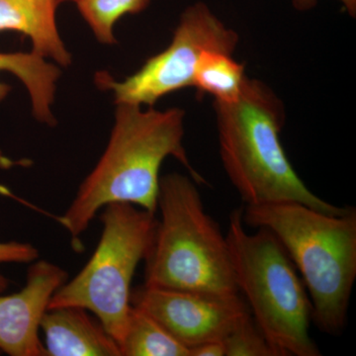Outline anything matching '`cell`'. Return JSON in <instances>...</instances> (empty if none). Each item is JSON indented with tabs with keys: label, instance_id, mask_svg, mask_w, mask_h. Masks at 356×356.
<instances>
[{
	"label": "cell",
	"instance_id": "obj_4",
	"mask_svg": "<svg viewBox=\"0 0 356 356\" xmlns=\"http://www.w3.org/2000/svg\"><path fill=\"white\" fill-rule=\"evenodd\" d=\"M158 220L144 286L233 297L240 295L227 236L206 212L197 184L181 173L159 180Z\"/></svg>",
	"mask_w": 356,
	"mask_h": 356
},
{
	"label": "cell",
	"instance_id": "obj_2",
	"mask_svg": "<svg viewBox=\"0 0 356 356\" xmlns=\"http://www.w3.org/2000/svg\"><path fill=\"white\" fill-rule=\"evenodd\" d=\"M220 156L245 206L297 202L330 213L339 207L318 197L295 172L280 140L283 103L259 79L245 77L238 99L214 102Z\"/></svg>",
	"mask_w": 356,
	"mask_h": 356
},
{
	"label": "cell",
	"instance_id": "obj_1",
	"mask_svg": "<svg viewBox=\"0 0 356 356\" xmlns=\"http://www.w3.org/2000/svg\"><path fill=\"white\" fill-rule=\"evenodd\" d=\"M185 112L165 111L119 103L108 144L102 158L81 182L76 197L58 222L70 235L74 250L98 211L110 203H130L156 213L159 170L168 156L187 168L197 184L205 180L191 165L182 140Z\"/></svg>",
	"mask_w": 356,
	"mask_h": 356
},
{
	"label": "cell",
	"instance_id": "obj_22",
	"mask_svg": "<svg viewBox=\"0 0 356 356\" xmlns=\"http://www.w3.org/2000/svg\"><path fill=\"white\" fill-rule=\"evenodd\" d=\"M58 1H60V3H62V2H74L76 3L77 0H58Z\"/></svg>",
	"mask_w": 356,
	"mask_h": 356
},
{
	"label": "cell",
	"instance_id": "obj_9",
	"mask_svg": "<svg viewBox=\"0 0 356 356\" xmlns=\"http://www.w3.org/2000/svg\"><path fill=\"white\" fill-rule=\"evenodd\" d=\"M67 276L53 262L35 261L28 268L25 286L0 296V351L11 356H46L39 337L42 318Z\"/></svg>",
	"mask_w": 356,
	"mask_h": 356
},
{
	"label": "cell",
	"instance_id": "obj_18",
	"mask_svg": "<svg viewBox=\"0 0 356 356\" xmlns=\"http://www.w3.org/2000/svg\"><path fill=\"white\" fill-rule=\"evenodd\" d=\"M191 356H226L224 339L208 341L192 348Z\"/></svg>",
	"mask_w": 356,
	"mask_h": 356
},
{
	"label": "cell",
	"instance_id": "obj_6",
	"mask_svg": "<svg viewBox=\"0 0 356 356\" xmlns=\"http://www.w3.org/2000/svg\"><path fill=\"white\" fill-rule=\"evenodd\" d=\"M102 233L92 257L51 297L48 309L81 307L92 313L120 346L131 307L136 269L153 243L158 219L130 203L104 206Z\"/></svg>",
	"mask_w": 356,
	"mask_h": 356
},
{
	"label": "cell",
	"instance_id": "obj_21",
	"mask_svg": "<svg viewBox=\"0 0 356 356\" xmlns=\"http://www.w3.org/2000/svg\"><path fill=\"white\" fill-rule=\"evenodd\" d=\"M0 194H3V195H8L11 196V197H14L13 195H11L10 191H9L6 187L1 186V185H0Z\"/></svg>",
	"mask_w": 356,
	"mask_h": 356
},
{
	"label": "cell",
	"instance_id": "obj_7",
	"mask_svg": "<svg viewBox=\"0 0 356 356\" xmlns=\"http://www.w3.org/2000/svg\"><path fill=\"white\" fill-rule=\"evenodd\" d=\"M238 33L225 25L204 2L187 7L180 16L172 43L165 51L149 58L138 72L119 81L108 72H97L95 83L111 91L115 104L153 107L163 96L189 88L201 56L205 51L233 55Z\"/></svg>",
	"mask_w": 356,
	"mask_h": 356
},
{
	"label": "cell",
	"instance_id": "obj_14",
	"mask_svg": "<svg viewBox=\"0 0 356 356\" xmlns=\"http://www.w3.org/2000/svg\"><path fill=\"white\" fill-rule=\"evenodd\" d=\"M245 77V67L232 54L205 51L196 65L192 86L214 96L215 102H233L240 96Z\"/></svg>",
	"mask_w": 356,
	"mask_h": 356
},
{
	"label": "cell",
	"instance_id": "obj_17",
	"mask_svg": "<svg viewBox=\"0 0 356 356\" xmlns=\"http://www.w3.org/2000/svg\"><path fill=\"white\" fill-rule=\"evenodd\" d=\"M39 252L28 243H0V264H31L38 259Z\"/></svg>",
	"mask_w": 356,
	"mask_h": 356
},
{
	"label": "cell",
	"instance_id": "obj_8",
	"mask_svg": "<svg viewBox=\"0 0 356 356\" xmlns=\"http://www.w3.org/2000/svg\"><path fill=\"white\" fill-rule=\"evenodd\" d=\"M131 304L156 318L189 350L208 341L224 339L250 316L241 294L220 297L142 286L132 290Z\"/></svg>",
	"mask_w": 356,
	"mask_h": 356
},
{
	"label": "cell",
	"instance_id": "obj_11",
	"mask_svg": "<svg viewBox=\"0 0 356 356\" xmlns=\"http://www.w3.org/2000/svg\"><path fill=\"white\" fill-rule=\"evenodd\" d=\"M58 0H0V33H21L31 40L37 55L69 67L72 57L58 32Z\"/></svg>",
	"mask_w": 356,
	"mask_h": 356
},
{
	"label": "cell",
	"instance_id": "obj_5",
	"mask_svg": "<svg viewBox=\"0 0 356 356\" xmlns=\"http://www.w3.org/2000/svg\"><path fill=\"white\" fill-rule=\"evenodd\" d=\"M248 233L243 209L229 215L228 241L238 292L277 356H320L310 334L305 285L278 238L264 228Z\"/></svg>",
	"mask_w": 356,
	"mask_h": 356
},
{
	"label": "cell",
	"instance_id": "obj_10",
	"mask_svg": "<svg viewBox=\"0 0 356 356\" xmlns=\"http://www.w3.org/2000/svg\"><path fill=\"white\" fill-rule=\"evenodd\" d=\"M81 307L48 309L41 321L46 356H122L119 343Z\"/></svg>",
	"mask_w": 356,
	"mask_h": 356
},
{
	"label": "cell",
	"instance_id": "obj_20",
	"mask_svg": "<svg viewBox=\"0 0 356 356\" xmlns=\"http://www.w3.org/2000/svg\"><path fill=\"white\" fill-rule=\"evenodd\" d=\"M7 286H8V280H7V278L4 277L3 275L0 274V293L3 292Z\"/></svg>",
	"mask_w": 356,
	"mask_h": 356
},
{
	"label": "cell",
	"instance_id": "obj_16",
	"mask_svg": "<svg viewBox=\"0 0 356 356\" xmlns=\"http://www.w3.org/2000/svg\"><path fill=\"white\" fill-rule=\"evenodd\" d=\"M226 356H277L252 315L224 339Z\"/></svg>",
	"mask_w": 356,
	"mask_h": 356
},
{
	"label": "cell",
	"instance_id": "obj_3",
	"mask_svg": "<svg viewBox=\"0 0 356 356\" xmlns=\"http://www.w3.org/2000/svg\"><path fill=\"white\" fill-rule=\"evenodd\" d=\"M243 219L278 238L305 285L314 324L325 334L341 336L356 280L355 208L330 214L302 203H271L245 206Z\"/></svg>",
	"mask_w": 356,
	"mask_h": 356
},
{
	"label": "cell",
	"instance_id": "obj_15",
	"mask_svg": "<svg viewBox=\"0 0 356 356\" xmlns=\"http://www.w3.org/2000/svg\"><path fill=\"white\" fill-rule=\"evenodd\" d=\"M152 0H77L79 13L96 40L104 44L116 43L114 27L126 14L145 10Z\"/></svg>",
	"mask_w": 356,
	"mask_h": 356
},
{
	"label": "cell",
	"instance_id": "obj_13",
	"mask_svg": "<svg viewBox=\"0 0 356 356\" xmlns=\"http://www.w3.org/2000/svg\"><path fill=\"white\" fill-rule=\"evenodd\" d=\"M120 348L122 356H191L189 348L156 318L133 305Z\"/></svg>",
	"mask_w": 356,
	"mask_h": 356
},
{
	"label": "cell",
	"instance_id": "obj_19",
	"mask_svg": "<svg viewBox=\"0 0 356 356\" xmlns=\"http://www.w3.org/2000/svg\"><path fill=\"white\" fill-rule=\"evenodd\" d=\"M295 6L299 7V8H306V7L313 6V2L316 0H293ZM344 9L348 11V14L353 17H355L356 15V0H339Z\"/></svg>",
	"mask_w": 356,
	"mask_h": 356
},
{
	"label": "cell",
	"instance_id": "obj_12",
	"mask_svg": "<svg viewBox=\"0 0 356 356\" xmlns=\"http://www.w3.org/2000/svg\"><path fill=\"white\" fill-rule=\"evenodd\" d=\"M7 70L22 81L29 92L32 113L37 121L46 125H57L53 114L57 83L60 70L57 65L47 62L46 58L34 51L1 53L0 72ZM11 86L0 83V102L10 92Z\"/></svg>",
	"mask_w": 356,
	"mask_h": 356
}]
</instances>
